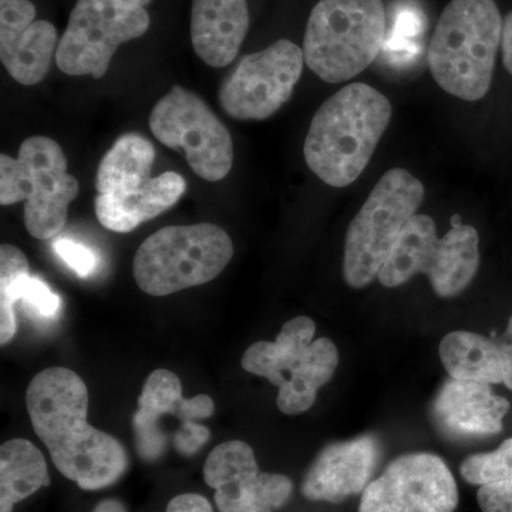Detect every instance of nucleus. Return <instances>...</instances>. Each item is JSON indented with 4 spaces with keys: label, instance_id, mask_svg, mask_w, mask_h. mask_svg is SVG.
<instances>
[{
    "label": "nucleus",
    "instance_id": "obj_13",
    "mask_svg": "<svg viewBox=\"0 0 512 512\" xmlns=\"http://www.w3.org/2000/svg\"><path fill=\"white\" fill-rule=\"evenodd\" d=\"M458 487L443 458L431 453L397 457L360 500L359 512H454Z\"/></svg>",
    "mask_w": 512,
    "mask_h": 512
},
{
    "label": "nucleus",
    "instance_id": "obj_16",
    "mask_svg": "<svg viewBox=\"0 0 512 512\" xmlns=\"http://www.w3.org/2000/svg\"><path fill=\"white\" fill-rule=\"evenodd\" d=\"M215 404L207 394L185 399L180 377L167 369H157L147 377L133 416L136 448L146 461L163 457L165 448L161 429L165 416L177 417L188 423H200L214 416Z\"/></svg>",
    "mask_w": 512,
    "mask_h": 512
},
{
    "label": "nucleus",
    "instance_id": "obj_5",
    "mask_svg": "<svg viewBox=\"0 0 512 512\" xmlns=\"http://www.w3.org/2000/svg\"><path fill=\"white\" fill-rule=\"evenodd\" d=\"M478 266L480 237L476 228L463 224L456 214L447 234L439 238L433 218L416 214L407 222L377 279L386 288H397L423 274L437 296L454 298L473 282Z\"/></svg>",
    "mask_w": 512,
    "mask_h": 512
},
{
    "label": "nucleus",
    "instance_id": "obj_18",
    "mask_svg": "<svg viewBox=\"0 0 512 512\" xmlns=\"http://www.w3.org/2000/svg\"><path fill=\"white\" fill-rule=\"evenodd\" d=\"M511 404L491 384L450 379L431 404V419L450 440L478 439L501 433Z\"/></svg>",
    "mask_w": 512,
    "mask_h": 512
},
{
    "label": "nucleus",
    "instance_id": "obj_27",
    "mask_svg": "<svg viewBox=\"0 0 512 512\" xmlns=\"http://www.w3.org/2000/svg\"><path fill=\"white\" fill-rule=\"evenodd\" d=\"M53 249L64 264L73 269L80 278H89L99 268V258L92 249L69 238H59L53 242Z\"/></svg>",
    "mask_w": 512,
    "mask_h": 512
},
{
    "label": "nucleus",
    "instance_id": "obj_7",
    "mask_svg": "<svg viewBox=\"0 0 512 512\" xmlns=\"http://www.w3.org/2000/svg\"><path fill=\"white\" fill-rule=\"evenodd\" d=\"M234 256L227 231L210 222L158 229L140 245L133 262L138 288L168 296L214 281Z\"/></svg>",
    "mask_w": 512,
    "mask_h": 512
},
{
    "label": "nucleus",
    "instance_id": "obj_22",
    "mask_svg": "<svg viewBox=\"0 0 512 512\" xmlns=\"http://www.w3.org/2000/svg\"><path fill=\"white\" fill-rule=\"evenodd\" d=\"M46 458L28 440L13 439L0 447V512H13L16 504L49 487Z\"/></svg>",
    "mask_w": 512,
    "mask_h": 512
},
{
    "label": "nucleus",
    "instance_id": "obj_26",
    "mask_svg": "<svg viewBox=\"0 0 512 512\" xmlns=\"http://www.w3.org/2000/svg\"><path fill=\"white\" fill-rule=\"evenodd\" d=\"M20 302L35 318L52 319L62 306V299L39 276L29 275L23 281Z\"/></svg>",
    "mask_w": 512,
    "mask_h": 512
},
{
    "label": "nucleus",
    "instance_id": "obj_30",
    "mask_svg": "<svg viewBox=\"0 0 512 512\" xmlns=\"http://www.w3.org/2000/svg\"><path fill=\"white\" fill-rule=\"evenodd\" d=\"M503 62L505 69L508 73L512 74V12L508 13L507 18L504 19L503 26Z\"/></svg>",
    "mask_w": 512,
    "mask_h": 512
},
{
    "label": "nucleus",
    "instance_id": "obj_20",
    "mask_svg": "<svg viewBox=\"0 0 512 512\" xmlns=\"http://www.w3.org/2000/svg\"><path fill=\"white\" fill-rule=\"evenodd\" d=\"M185 190L183 175L167 171L134 190L97 195L94 211L104 228L127 234L174 207Z\"/></svg>",
    "mask_w": 512,
    "mask_h": 512
},
{
    "label": "nucleus",
    "instance_id": "obj_17",
    "mask_svg": "<svg viewBox=\"0 0 512 512\" xmlns=\"http://www.w3.org/2000/svg\"><path fill=\"white\" fill-rule=\"evenodd\" d=\"M382 446L375 434L329 444L315 458L302 483L309 501L340 504L363 493L379 463Z\"/></svg>",
    "mask_w": 512,
    "mask_h": 512
},
{
    "label": "nucleus",
    "instance_id": "obj_6",
    "mask_svg": "<svg viewBox=\"0 0 512 512\" xmlns=\"http://www.w3.org/2000/svg\"><path fill=\"white\" fill-rule=\"evenodd\" d=\"M316 325L308 316L288 320L275 342H256L242 356L252 375L278 387V409L286 416L308 412L320 387L335 375L339 352L330 339L315 338Z\"/></svg>",
    "mask_w": 512,
    "mask_h": 512
},
{
    "label": "nucleus",
    "instance_id": "obj_33",
    "mask_svg": "<svg viewBox=\"0 0 512 512\" xmlns=\"http://www.w3.org/2000/svg\"><path fill=\"white\" fill-rule=\"evenodd\" d=\"M116 2L123 3V5L137 6V8H146L151 0H116Z\"/></svg>",
    "mask_w": 512,
    "mask_h": 512
},
{
    "label": "nucleus",
    "instance_id": "obj_23",
    "mask_svg": "<svg viewBox=\"0 0 512 512\" xmlns=\"http://www.w3.org/2000/svg\"><path fill=\"white\" fill-rule=\"evenodd\" d=\"M156 148L146 137L124 134L101 158L96 175L99 194L134 190L150 180Z\"/></svg>",
    "mask_w": 512,
    "mask_h": 512
},
{
    "label": "nucleus",
    "instance_id": "obj_3",
    "mask_svg": "<svg viewBox=\"0 0 512 512\" xmlns=\"http://www.w3.org/2000/svg\"><path fill=\"white\" fill-rule=\"evenodd\" d=\"M504 20L494 0H451L429 45V67L444 92L483 99L493 83Z\"/></svg>",
    "mask_w": 512,
    "mask_h": 512
},
{
    "label": "nucleus",
    "instance_id": "obj_14",
    "mask_svg": "<svg viewBox=\"0 0 512 512\" xmlns=\"http://www.w3.org/2000/svg\"><path fill=\"white\" fill-rule=\"evenodd\" d=\"M204 480L215 490L221 512H275L293 494L291 478L262 473L254 450L244 441H225L211 451L204 464Z\"/></svg>",
    "mask_w": 512,
    "mask_h": 512
},
{
    "label": "nucleus",
    "instance_id": "obj_24",
    "mask_svg": "<svg viewBox=\"0 0 512 512\" xmlns=\"http://www.w3.org/2000/svg\"><path fill=\"white\" fill-rule=\"evenodd\" d=\"M30 275L29 261L18 247H0V345H8L18 330L16 305L23 281Z\"/></svg>",
    "mask_w": 512,
    "mask_h": 512
},
{
    "label": "nucleus",
    "instance_id": "obj_28",
    "mask_svg": "<svg viewBox=\"0 0 512 512\" xmlns=\"http://www.w3.org/2000/svg\"><path fill=\"white\" fill-rule=\"evenodd\" d=\"M477 501L483 512H512V481L483 485Z\"/></svg>",
    "mask_w": 512,
    "mask_h": 512
},
{
    "label": "nucleus",
    "instance_id": "obj_4",
    "mask_svg": "<svg viewBox=\"0 0 512 512\" xmlns=\"http://www.w3.org/2000/svg\"><path fill=\"white\" fill-rule=\"evenodd\" d=\"M384 39L383 0H319L306 25L303 56L323 82H348L375 62Z\"/></svg>",
    "mask_w": 512,
    "mask_h": 512
},
{
    "label": "nucleus",
    "instance_id": "obj_8",
    "mask_svg": "<svg viewBox=\"0 0 512 512\" xmlns=\"http://www.w3.org/2000/svg\"><path fill=\"white\" fill-rule=\"evenodd\" d=\"M79 191L63 148L52 138H26L18 157L0 156V204L25 201V225L33 238L59 237Z\"/></svg>",
    "mask_w": 512,
    "mask_h": 512
},
{
    "label": "nucleus",
    "instance_id": "obj_29",
    "mask_svg": "<svg viewBox=\"0 0 512 512\" xmlns=\"http://www.w3.org/2000/svg\"><path fill=\"white\" fill-rule=\"evenodd\" d=\"M165 512H214V510L204 495L184 493L174 497L168 503Z\"/></svg>",
    "mask_w": 512,
    "mask_h": 512
},
{
    "label": "nucleus",
    "instance_id": "obj_2",
    "mask_svg": "<svg viewBox=\"0 0 512 512\" xmlns=\"http://www.w3.org/2000/svg\"><path fill=\"white\" fill-rule=\"evenodd\" d=\"M392 104L375 87L352 83L313 116L303 154L313 174L330 187L355 183L392 120Z\"/></svg>",
    "mask_w": 512,
    "mask_h": 512
},
{
    "label": "nucleus",
    "instance_id": "obj_10",
    "mask_svg": "<svg viewBox=\"0 0 512 512\" xmlns=\"http://www.w3.org/2000/svg\"><path fill=\"white\" fill-rule=\"evenodd\" d=\"M150 130L163 146L183 150L191 170L202 180L218 183L231 171V134L198 94L174 86L151 111Z\"/></svg>",
    "mask_w": 512,
    "mask_h": 512
},
{
    "label": "nucleus",
    "instance_id": "obj_21",
    "mask_svg": "<svg viewBox=\"0 0 512 512\" xmlns=\"http://www.w3.org/2000/svg\"><path fill=\"white\" fill-rule=\"evenodd\" d=\"M439 355L451 379L503 383V350L501 345L485 336L467 330H454L441 340Z\"/></svg>",
    "mask_w": 512,
    "mask_h": 512
},
{
    "label": "nucleus",
    "instance_id": "obj_9",
    "mask_svg": "<svg viewBox=\"0 0 512 512\" xmlns=\"http://www.w3.org/2000/svg\"><path fill=\"white\" fill-rule=\"evenodd\" d=\"M424 194L421 181L403 168L380 178L346 234L343 278L350 288H365L379 276Z\"/></svg>",
    "mask_w": 512,
    "mask_h": 512
},
{
    "label": "nucleus",
    "instance_id": "obj_31",
    "mask_svg": "<svg viewBox=\"0 0 512 512\" xmlns=\"http://www.w3.org/2000/svg\"><path fill=\"white\" fill-rule=\"evenodd\" d=\"M503 350L504 379L503 384L512 390V343L511 345H501Z\"/></svg>",
    "mask_w": 512,
    "mask_h": 512
},
{
    "label": "nucleus",
    "instance_id": "obj_25",
    "mask_svg": "<svg viewBox=\"0 0 512 512\" xmlns=\"http://www.w3.org/2000/svg\"><path fill=\"white\" fill-rule=\"evenodd\" d=\"M460 474L468 484L480 487L512 481V437L497 450L467 457L461 463Z\"/></svg>",
    "mask_w": 512,
    "mask_h": 512
},
{
    "label": "nucleus",
    "instance_id": "obj_32",
    "mask_svg": "<svg viewBox=\"0 0 512 512\" xmlns=\"http://www.w3.org/2000/svg\"><path fill=\"white\" fill-rule=\"evenodd\" d=\"M93 512H127V508L124 507V504L120 503V501L110 498V500L100 501V503L94 507Z\"/></svg>",
    "mask_w": 512,
    "mask_h": 512
},
{
    "label": "nucleus",
    "instance_id": "obj_15",
    "mask_svg": "<svg viewBox=\"0 0 512 512\" xmlns=\"http://www.w3.org/2000/svg\"><path fill=\"white\" fill-rule=\"evenodd\" d=\"M57 30L36 20L30 0H0V60L23 86L42 82L57 52Z\"/></svg>",
    "mask_w": 512,
    "mask_h": 512
},
{
    "label": "nucleus",
    "instance_id": "obj_19",
    "mask_svg": "<svg viewBox=\"0 0 512 512\" xmlns=\"http://www.w3.org/2000/svg\"><path fill=\"white\" fill-rule=\"evenodd\" d=\"M248 29L247 0L192 2V47L208 66L221 69L234 62L247 37Z\"/></svg>",
    "mask_w": 512,
    "mask_h": 512
},
{
    "label": "nucleus",
    "instance_id": "obj_34",
    "mask_svg": "<svg viewBox=\"0 0 512 512\" xmlns=\"http://www.w3.org/2000/svg\"><path fill=\"white\" fill-rule=\"evenodd\" d=\"M507 335L512 338V316L510 318V322H508Z\"/></svg>",
    "mask_w": 512,
    "mask_h": 512
},
{
    "label": "nucleus",
    "instance_id": "obj_12",
    "mask_svg": "<svg viewBox=\"0 0 512 512\" xmlns=\"http://www.w3.org/2000/svg\"><path fill=\"white\" fill-rule=\"evenodd\" d=\"M303 63L301 47L286 39L245 56L221 84L222 109L232 119H269L291 99L301 79Z\"/></svg>",
    "mask_w": 512,
    "mask_h": 512
},
{
    "label": "nucleus",
    "instance_id": "obj_11",
    "mask_svg": "<svg viewBox=\"0 0 512 512\" xmlns=\"http://www.w3.org/2000/svg\"><path fill=\"white\" fill-rule=\"evenodd\" d=\"M150 15L144 8L116 0H77L56 52V64L69 76L101 79L123 43L146 35Z\"/></svg>",
    "mask_w": 512,
    "mask_h": 512
},
{
    "label": "nucleus",
    "instance_id": "obj_1",
    "mask_svg": "<svg viewBox=\"0 0 512 512\" xmlns=\"http://www.w3.org/2000/svg\"><path fill=\"white\" fill-rule=\"evenodd\" d=\"M26 406L36 436L45 444L62 476L82 490L116 484L130 460L126 448L87 421L89 390L67 367H49L33 377Z\"/></svg>",
    "mask_w": 512,
    "mask_h": 512
}]
</instances>
